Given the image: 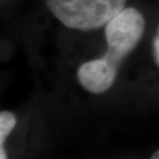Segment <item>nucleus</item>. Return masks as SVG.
Returning <instances> with one entry per match:
<instances>
[{
    "instance_id": "1",
    "label": "nucleus",
    "mask_w": 159,
    "mask_h": 159,
    "mask_svg": "<svg viewBox=\"0 0 159 159\" xmlns=\"http://www.w3.org/2000/svg\"><path fill=\"white\" fill-rule=\"evenodd\" d=\"M144 31V16L134 7H125L110 20L104 30L106 52L100 58L83 63L77 71L81 87L93 94H102L110 90L123 60L139 44Z\"/></svg>"
},
{
    "instance_id": "2",
    "label": "nucleus",
    "mask_w": 159,
    "mask_h": 159,
    "mask_svg": "<svg viewBox=\"0 0 159 159\" xmlns=\"http://www.w3.org/2000/svg\"><path fill=\"white\" fill-rule=\"evenodd\" d=\"M127 0H45L52 16L67 29L94 31L126 7Z\"/></svg>"
},
{
    "instance_id": "3",
    "label": "nucleus",
    "mask_w": 159,
    "mask_h": 159,
    "mask_svg": "<svg viewBox=\"0 0 159 159\" xmlns=\"http://www.w3.org/2000/svg\"><path fill=\"white\" fill-rule=\"evenodd\" d=\"M17 124L16 116L10 111H1L0 112V152H6L4 148L7 136L11 133Z\"/></svg>"
},
{
    "instance_id": "4",
    "label": "nucleus",
    "mask_w": 159,
    "mask_h": 159,
    "mask_svg": "<svg viewBox=\"0 0 159 159\" xmlns=\"http://www.w3.org/2000/svg\"><path fill=\"white\" fill-rule=\"evenodd\" d=\"M152 53H153L154 61H156V64L158 65L159 67V25L158 27H157L153 40H152Z\"/></svg>"
},
{
    "instance_id": "5",
    "label": "nucleus",
    "mask_w": 159,
    "mask_h": 159,
    "mask_svg": "<svg viewBox=\"0 0 159 159\" xmlns=\"http://www.w3.org/2000/svg\"><path fill=\"white\" fill-rule=\"evenodd\" d=\"M150 159H159V150H158V151H156V152L152 154V157H151Z\"/></svg>"
}]
</instances>
